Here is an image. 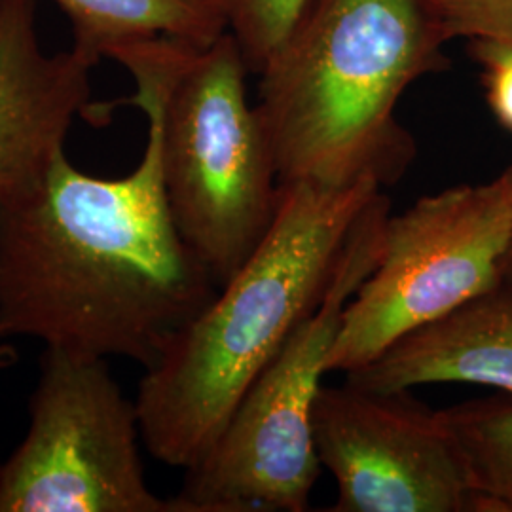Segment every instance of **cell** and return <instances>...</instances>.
Instances as JSON below:
<instances>
[{"label":"cell","instance_id":"1","mask_svg":"<svg viewBox=\"0 0 512 512\" xmlns=\"http://www.w3.org/2000/svg\"><path fill=\"white\" fill-rule=\"evenodd\" d=\"M114 101L147 116V147L120 179L80 171L67 154L35 192L0 203V338L145 366L219 291L181 238L165 198L160 101L167 78H133Z\"/></svg>","mask_w":512,"mask_h":512},{"label":"cell","instance_id":"2","mask_svg":"<svg viewBox=\"0 0 512 512\" xmlns=\"http://www.w3.org/2000/svg\"><path fill=\"white\" fill-rule=\"evenodd\" d=\"M279 184L268 236L145 370L135 397L143 444L171 467L205 456L241 397L330 289L357 220L384 192Z\"/></svg>","mask_w":512,"mask_h":512},{"label":"cell","instance_id":"3","mask_svg":"<svg viewBox=\"0 0 512 512\" xmlns=\"http://www.w3.org/2000/svg\"><path fill=\"white\" fill-rule=\"evenodd\" d=\"M446 44L421 0H310L256 74L279 184L401 181L416 143L397 105L446 69Z\"/></svg>","mask_w":512,"mask_h":512},{"label":"cell","instance_id":"4","mask_svg":"<svg viewBox=\"0 0 512 512\" xmlns=\"http://www.w3.org/2000/svg\"><path fill=\"white\" fill-rule=\"evenodd\" d=\"M391 200L380 192L357 220L323 302L294 330L234 408L213 446L186 469L179 512H304L321 461L313 408L349 300L374 270Z\"/></svg>","mask_w":512,"mask_h":512},{"label":"cell","instance_id":"5","mask_svg":"<svg viewBox=\"0 0 512 512\" xmlns=\"http://www.w3.org/2000/svg\"><path fill=\"white\" fill-rule=\"evenodd\" d=\"M230 31L186 55L160 101L167 205L184 243L226 285L268 236L279 179Z\"/></svg>","mask_w":512,"mask_h":512},{"label":"cell","instance_id":"6","mask_svg":"<svg viewBox=\"0 0 512 512\" xmlns=\"http://www.w3.org/2000/svg\"><path fill=\"white\" fill-rule=\"evenodd\" d=\"M512 239V164L492 181L423 196L385 220L380 258L349 300L327 374H349L499 285Z\"/></svg>","mask_w":512,"mask_h":512},{"label":"cell","instance_id":"7","mask_svg":"<svg viewBox=\"0 0 512 512\" xmlns=\"http://www.w3.org/2000/svg\"><path fill=\"white\" fill-rule=\"evenodd\" d=\"M141 440L107 359L44 348L27 433L2 461L0 512H179L148 488Z\"/></svg>","mask_w":512,"mask_h":512},{"label":"cell","instance_id":"8","mask_svg":"<svg viewBox=\"0 0 512 512\" xmlns=\"http://www.w3.org/2000/svg\"><path fill=\"white\" fill-rule=\"evenodd\" d=\"M334 512H476L458 444L442 416L410 391L323 385L313 408Z\"/></svg>","mask_w":512,"mask_h":512},{"label":"cell","instance_id":"9","mask_svg":"<svg viewBox=\"0 0 512 512\" xmlns=\"http://www.w3.org/2000/svg\"><path fill=\"white\" fill-rule=\"evenodd\" d=\"M95 65L76 48L42 50L35 0H0V203L40 188L74 120H90Z\"/></svg>","mask_w":512,"mask_h":512},{"label":"cell","instance_id":"10","mask_svg":"<svg viewBox=\"0 0 512 512\" xmlns=\"http://www.w3.org/2000/svg\"><path fill=\"white\" fill-rule=\"evenodd\" d=\"M346 380L372 391L484 385L512 397L511 294L495 287L476 296L404 334L370 365L346 374Z\"/></svg>","mask_w":512,"mask_h":512},{"label":"cell","instance_id":"11","mask_svg":"<svg viewBox=\"0 0 512 512\" xmlns=\"http://www.w3.org/2000/svg\"><path fill=\"white\" fill-rule=\"evenodd\" d=\"M73 25V48L95 63L120 50L177 40L209 46L228 31L220 0H52Z\"/></svg>","mask_w":512,"mask_h":512},{"label":"cell","instance_id":"12","mask_svg":"<svg viewBox=\"0 0 512 512\" xmlns=\"http://www.w3.org/2000/svg\"><path fill=\"white\" fill-rule=\"evenodd\" d=\"M476 495V512H512V397L442 410Z\"/></svg>","mask_w":512,"mask_h":512},{"label":"cell","instance_id":"13","mask_svg":"<svg viewBox=\"0 0 512 512\" xmlns=\"http://www.w3.org/2000/svg\"><path fill=\"white\" fill-rule=\"evenodd\" d=\"M308 4L310 0H220L228 31L238 40L249 73L262 71Z\"/></svg>","mask_w":512,"mask_h":512},{"label":"cell","instance_id":"14","mask_svg":"<svg viewBox=\"0 0 512 512\" xmlns=\"http://www.w3.org/2000/svg\"><path fill=\"white\" fill-rule=\"evenodd\" d=\"M429 18L454 38L512 42V0H421Z\"/></svg>","mask_w":512,"mask_h":512},{"label":"cell","instance_id":"15","mask_svg":"<svg viewBox=\"0 0 512 512\" xmlns=\"http://www.w3.org/2000/svg\"><path fill=\"white\" fill-rule=\"evenodd\" d=\"M469 52L480 65L486 101L495 120L512 131V42L473 40Z\"/></svg>","mask_w":512,"mask_h":512},{"label":"cell","instance_id":"16","mask_svg":"<svg viewBox=\"0 0 512 512\" xmlns=\"http://www.w3.org/2000/svg\"><path fill=\"white\" fill-rule=\"evenodd\" d=\"M499 289L512 296V239L509 243V249L505 253V258L501 262V272H499Z\"/></svg>","mask_w":512,"mask_h":512},{"label":"cell","instance_id":"17","mask_svg":"<svg viewBox=\"0 0 512 512\" xmlns=\"http://www.w3.org/2000/svg\"><path fill=\"white\" fill-rule=\"evenodd\" d=\"M18 361V348L14 344H10L8 340L0 338V370L12 368V366L18 365Z\"/></svg>","mask_w":512,"mask_h":512},{"label":"cell","instance_id":"18","mask_svg":"<svg viewBox=\"0 0 512 512\" xmlns=\"http://www.w3.org/2000/svg\"><path fill=\"white\" fill-rule=\"evenodd\" d=\"M2 461H4V459H0V471H2Z\"/></svg>","mask_w":512,"mask_h":512}]
</instances>
